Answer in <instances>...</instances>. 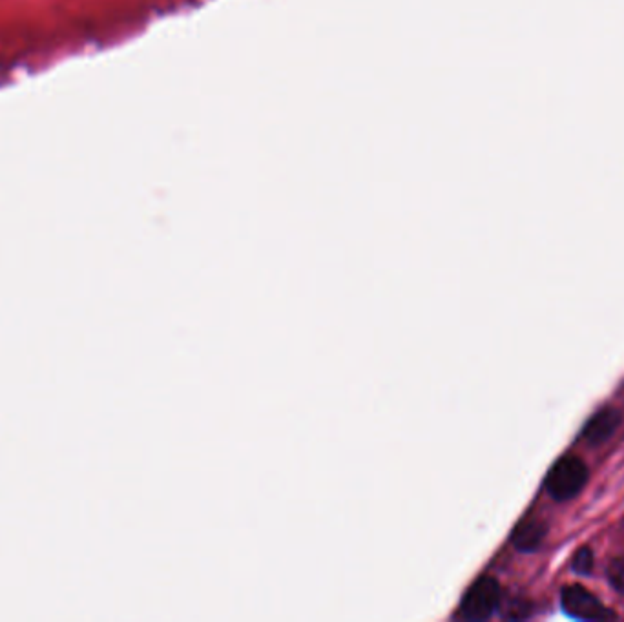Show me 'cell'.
<instances>
[{
  "mask_svg": "<svg viewBox=\"0 0 624 622\" xmlns=\"http://www.w3.org/2000/svg\"><path fill=\"white\" fill-rule=\"evenodd\" d=\"M499 602V582L491 577H480L462 597L460 612L468 621H486L499 608Z\"/></svg>",
  "mask_w": 624,
  "mask_h": 622,
  "instance_id": "1",
  "label": "cell"
},
{
  "mask_svg": "<svg viewBox=\"0 0 624 622\" xmlns=\"http://www.w3.org/2000/svg\"><path fill=\"white\" fill-rule=\"evenodd\" d=\"M588 478L586 466L579 458L564 457L555 464L546 478V489L557 500H568L575 497Z\"/></svg>",
  "mask_w": 624,
  "mask_h": 622,
  "instance_id": "2",
  "label": "cell"
},
{
  "mask_svg": "<svg viewBox=\"0 0 624 622\" xmlns=\"http://www.w3.org/2000/svg\"><path fill=\"white\" fill-rule=\"evenodd\" d=\"M562 608L575 619L583 621H599L610 617V612L601 601L583 586H568L562 590Z\"/></svg>",
  "mask_w": 624,
  "mask_h": 622,
  "instance_id": "3",
  "label": "cell"
},
{
  "mask_svg": "<svg viewBox=\"0 0 624 622\" xmlns=\"http://www.w3.org/2000/svg\"><path fill=\"white\" fill-rule=\"evenodd\" d=\"M619 422H621V415L612 407H606L586 424L583 431L584 438L590 444H603L610 436L614 435Z\"/></svg>",
  "mask_w": 624,
  "mask_h": 622,
  "instance_id": "4",
  "label": "cell"
},
{
  "mask_svg": "<svg viewBox=\"0 0 624 622\" xmlns=\"http://www.w3.org/2000/svg\"><path fill=\"white\" fill-rule=\"evenodd\" d=\"M546 524L539 519H526L513 529L511 542L520 551L537 550L546 537Z\"/></svg>",
  "mask_w": 624,
  "mask_h": 622,
  "instance_id": "5",
  "label": "cell"
},
{
  "mask_svg": "<svg viewBox=\"0 0 624 622\" xmlns=\"http://www.w3.org/2000/svg\"><path fill=\"white\" fill-rule=\"evenodd\" d=\"M593 555L592 551L588 548H581V550L575 553V557L572 560V568L577 571L579 575H586L592 571Z\"/></svg>",
  "mask_w": 624,
  "mask_h": 622,
  "instance_id": "6",
  "label": "cell"
}]
</instances>
